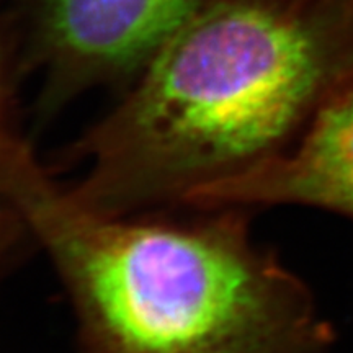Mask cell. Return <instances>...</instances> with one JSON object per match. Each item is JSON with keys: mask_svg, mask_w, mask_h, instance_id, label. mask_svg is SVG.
<instances>
[{"mask_svg": "<svg viewBox=\"0 0 353 353\" xmlns=\"http://www.w3.org/2000/svg\"><path fill=\"white\" fill-rule=\"evenodd\" d=\"M353 83V0H201L128 95L70 148L83 210L185 205L298 143Z\"/></svg>", "mask_w": 353, "mask_h": 353, "instance_id": "cell-1", "label": "cell"}, {"mask_svg": "<svg viewBox=\"0 0 353 353\" xmlns=\"http://www.w3.org/2000/svg\"><path fill=\"white\" fill-rule=\"evenodd\" d=\"M10 205L68 291L79 353H327L301 278L254 241L244 210L103 216L39 169Z\"/></svg>", "mask_w": 353, "mask_h": 353, "instance_id": "cell-2", "label": "cell"}, {"mask_svg": "<svg viewBox=\"0 0 353 353\" xmlns=\"http://www.w3.org/2000/svg\"><path fill=\"white\" fill-rule=\"evenodd\" d=\"M201 0H28L46 107L139 76Z\"/></svg>", "mask_w": 353, "mask_h": 353, "instance_id": "cell-3", "label": "cell"}, {"mask_svg": "<svg viewBox=\"0 0 353 353\" xmlns=\"http://www.w3.org/2000/svg\"><path fill=\"white\" fill-rule=\"evenodd\" d=\"M304 205L353 219V83L334 95L288 151L198 190L185 206L250 210Z\"/></svg>", "mask_w": 353, "mask_h": 353, "instance_id": "cell-4", "label": "cell"}, {"mask_svg": "<svg viewBox=\"0 0 353 353\" xmlns=\"http://www.w3.org/2000/svg\"><path fill=\"white\" fill-rule=\"evenodd\" d=\"M37 162L28 145L17 139V136L7 128L3 105V57L0 48V196L3 200L12 195L13 190L19 187L21 179Z\"/></svg>", "mask_w": 353, "mask_h": 353, "instance_id": "cell-5", "label": "cell"}]
</instances>
